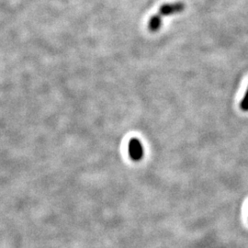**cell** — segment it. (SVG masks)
Listing matches in <instances>:
<instances>
[{
  "instance_id": "3",
  "label": "cell",
  "mask_w": 248,
  "mask_h": 248,
  "mask_svg": "<svg viewBox=\"0 0 248 248\" xmlns=\"http://www.w3.org/2000/svg\"><path fill=\"white\" fill-rule=\"evenodd\" d=\"M161 25H162V16L157 14L150 18L148 23V29L152 32H156L159 31Z\"/></svg>"
},
{
  "instance_id": "4",
  "label": "cell",
  "mask_w": 248,
  "mask_h": 248,
  "mask_svg": "<svg viewBox=\"0 0 248 248\" xmlns=\"http://www.w3.org/2000/svg\"><path fill=\"white\" fill-rule=\"evenodd\" d=\"M241 108L244 110V111H248V89L246 92V95L244 98L242 99L241 101Z\"/></svg>"
},
{
  "instance_id": "1",
  "label": "cell",
  "mask_w": 248,
  "mask_h": 248,
  "mask_svg": "<svg viewBox=\"0 0 248 248\" xmlns=\"http://www.w3.org/2000/svg\"><path fill=\"white\" fill-rule=\"evenodd\" d=\"M185 9V4L182 2L167 3L160 7L159 15L161 16H170L174 14H178Z\"/></svg>"
},
{
  "instance_id": "2",
  "label": "cell",
  "mask_w": 248,
  "mask_h": 248,
  "mask_svg": "<svg viewBox=\"0 0 248 248\" xmlns=\"http://www.w3.org/2000/svg\"><path fill=\"white\" fill-rule=\"evenodd\" d=\"M129 155L133 161H140L143 157V147L138 139L133 138L129 142Z\"/></svg>"
}]
</instances>
